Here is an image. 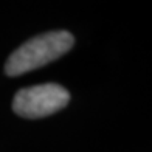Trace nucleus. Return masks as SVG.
Masks as SVG:
<instances>
[{"label":"nucleus","instance_id":"1","mask_svg":"<svg viewBox=\"0 0 152 152\" xmlns=\"http://www.w3.org/2000/svg\"><path fill=\"white\" fill-rule=\"evenodd\" d=\"M75 45V37L68 31H48L33 37L10 54L5 64L8 76H20L31 70L40 68L64 56Z\"/></svg>","mask_w":152,"mask_h":152},{"label":"nucleus","instance_id":"2","mask_svg":"<svg viewBox=\"0 0 152 152\" xmlns=\"http://www.w3.org/2000/svg\"><path fill=\"white\" fill-rule=\"evenodd\" d=\"M70 101V93L59 84H40L20 88L12 99V110L22 118L36 120L62 110Z\"/></svg>","mask_w":152,"mask_h":152}]
</instances>
